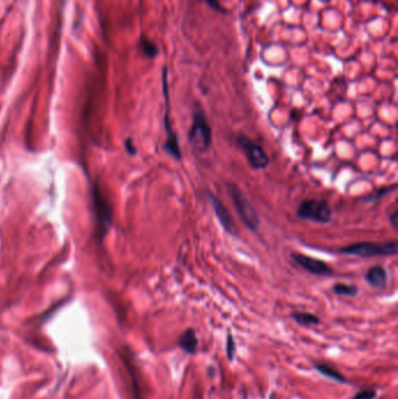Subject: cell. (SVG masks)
<instances>
[{
	"label": "cell",
	"mask_w": 398,
	"mask_h": 399,
	"mask_svg": "<svg viewBox=\"0 0 398 399\" xmlns=\"http://www.w3.org/2000/svg\"><path fill=\"white\" fill-rule=\"evenodd\" d=\"M139 48L141 50V53H143L146 57H150V59L156 57L158 55V53H159V49H158L156 43L152 42L150 39L146 38V36H141L140 38Z\"/></svg>",
	"instance_id": "9a60e30c"
},
{
	"label": "cell",
	"mask_w": 398,
	"mask_h": 399,
	"mask_svg": "<svg viewBox=\"0 0 398 399\" xmlns=\"http://www.w3.org/2000/svg\"><path fill=\"white\" fill-rule=\"evenodd\" d=\"M391 189H396V185H394L393 187H384V188L379 189V191L375 192V194L369 195V196H367V198H364V202H367V203H372V202H375V201H377V200H380L381 198H383V196H386L387 194H389L390 192H393Z\"/></svg>",
	"instance_id": "2e32d148"
},
{
	"label": "cell",
	"mask_w": 398,
	"mask_h": 399,
	"mask_svg": "<svg viewBox=\"0 0 398 399\" xmlns=\"http://www.w3.org/2000/svg\"><path fill=\"white\" fill-rule=\"evenodd\" d=\"M292 319L301 326H316L320 323V319L314 314L307 312H293Z\"/></svg>",
	"instance_id": "7c38bea8"
},
{
	"label": "cell",
	"mask_w": 398,
	"mask_h": 399,
	"mask_svg": "<svg viewBox=\"0 0 398 399\" xmlns=\"http://www.w3.org/2000/svg\"><path fill=\"white\" fill-rule=\"evenodd\" d=\"M389 221L394 228H398V211L397 210L391 212V215L389 216Z\"/></svg>",
	"instance_id": "d6986e66"
},
{
	"label": "cell",
	"mask_w": 398,
	"mask_h": 399,
	"mask_svg": "<svg viewBox=\"0 0 398 399\" xmlns=\"http://www.w3.org/2000/svg\"><path fill=\"white\" fill-rule=\"evenodd\" d=\"M315 369L318 370L320 374L323 375V376L330 378V380L338 381L339 383H347L346 378L343 377L338 370H335L334 368L330 367V365H327V364H323V363L315 364Z\"/></svg>",
	"instance_id": "4fadbf2b"
},
{
	"label": "cell",
	"mask_w": 398,
	"mask_h": 399,
	"mask_svg": "<svg viewBox=\"0 0 398 399\" xmlns=\"http://www.w3.org/2000/svg\"><path fill=\"white\" fill-rule=\"evenodd\" d=\"M296 216L305 221L328 223L332 221V209L325 200H305L299 204Z\"/></svg>",
	"instance_id": "277c9868"
},
{
	"label": "cell",
	"mask_w": 398,
	"mask_h": 399,
	"mask_svg": "<svg viewBox=\"0 0 398 399\" xmlns=\"http://www.w3.org/2000/svg\"><path fill=\"white\" fill-rule=\"evenodd\" d=\"M366 282L375 289H384L388 284V271L382 265H374L366 273Z\"/></svg>",
	"instance_id": "30bf717a"
},
{
	"label": "cell",
	"mask_w": 398,
	"mask_h": 399,
	"mask_svg": "<svg viewBox=\"0 0 398 399\" xmlns=\"http://www.w3.org/2000/svg\"><path fill=\"white\" fill-rule=\"evenodd\" d=\"M126 147H127V151H129L131 154H136V148L133 147V145H131V140L126 141Z\"/></svg>",
	"instance_id": "ffe728a7"
},
{
	"label": "cell",
	"mask_w": 398,
	"mask_h": 399,
	"mask_svg": "<svg viewBox=\"0 0 398 399\" xmlns=\"http://www.w3.org/2000/svg\"><path fill=\"white\" fill-rule=\"evenodd\" d=\"M188 141L198 153H205L211 147V127L202 107L197 104L193 112V121L188 131Z\"/></svg>",
	"instance_id": "6da1fadb"
},
{
	"label": "cell",
	"mask_w": 398,
	"mask_h": 399,
	"mask_svg": "<svg viewBox=\"0 0 398 399\" xmlns=\"http://www.w3.org/2000/svg\"><path fill=\"white\" fill-rule=\"evenodd\" d=\"M163 90L164 96L166 100V112H165L164 125L165 131H166V140L164 143V150L166 153L175 160L180 161L182 159V153L180 145H179V139L177 133H175L173 126H172L170 120V95H168V84H167V68L165 67L163 69Z\"/></svg>",
	"instance_id": "5b68a950"
},
{
	"label": "cell",
	"mask_w": 398,
	"mask_h": 399,
	"mask_svg": "<svg viewBox=\"0 0 398 399\" xmlns=\"http://www.w3.org/2000/svg\"><path fill=\"white\" fill-rule=\"evenodd\" d=\"M338 251L342 255L361 257V258L391 257L398 253V243L395 239L388 242H357L340 248Z\"/></svg>",
	"instance_id": "7a4b0ae2"
},
{
	"label": "cell",
	"mask_w": 398,
	"mask_h": 399,
	"mask_svg": "<svg viewBox=\"0 0 398 399\" xmlns=\"http://www.w3.org/2000/svg\"><path fill=\"white\" fill-rule=\"evenodd\" d=\"M227 188L236 212L238 214L243 224L252 232L257 231L259 225H261V219H259V215L254 205L249 201L247 196L243 194L238 186L235 184H228Z\"/></svg>",
	"instance_id": "3957f363"
},
{
	"label": "cell",
	"mask_w": 398,
	"mask_h": 399,
	"mask_svg": "<svg viewBox=\"0 0 398 399\" xmlns=\"http://www.w3.org/2000/svg\"><path fill=\"white\" fill-rule=\"evenodd\" d=\"M236 144L244 152L249 164L254 170H264L270 164V159L261 145L255 143L250 138L238 133L236 137Z\"/></svg>",
	"instance_id": "8992f818"
},
{
	"label": "cell",
	"mask_w": 398,
	"mask_h": 399,
	"mask_svg": "<svg viewBox=\"0 0 398 399\" xmlns=\"http://www.w3.org/2000/svg\"><path fill=\"white\" fill-rule=\"evenodd\" d=\"M332 291L336 296H343V297H356L359 294V287L356 285H348V284L343 283H336L335 285L332 287Z\"/></svg>",
	"instance_id": "5bb4252c"
},
{
	"label": "cell",
	"mask_w": 398,
	"mask_h": 399,
	"mask_svg": "<svg viewBox=\"0 0 398 399\" xmlns=\"http://www.w3.org/2000/svg\"><path fill=\"white\" fill-rule=\"evenodd\" d=\"M227 354H228L229 360L232 361V358H234V354H235V342H234V339H232V335L230 333H228V337H227Z\"/></svg>",
	"instance_id": "e0dca14e"
},
{
	"label": "cell",
	"mask_w": 398,
	"mask_h": 399,
	"mask_svg": "<svg viewBox=\"0 0 398 399\" xmlns=\"http://www.w3.org/2000/svg\"><path fill=\"white\" fill-rule=\"evenodd\" d=\"M376 397L375 390H363L360 391L353 399H374Z\"/></svg>",
	"instance_id": "ac0fdd59"
},
{
	"label": "cell",
	"mask_w": 398,
	"mask_h": 399,
	"mask_svg": "<svg viewBox=\"0 0 398 399\" xmlns=\"http://www.w3.org/2000/svg\"><path fill=\"white\" fill-rule=\"evenodd\" d=\"M207 195L209 202H210L211 207L214 209L215 215H216V217L218 219V222L221 223V225L223 226L224 231L232 236H237L238 235L237 225H236L234 218H232L230 212L228 211L227 207L223 204V202H222L217 196L211 194V193H207Z\"/></svg>",
	"instance_id": "ba28073f"
},
{
	"label": "cell",
	"mask_w": 398,
	"mask_h": 399,
	"mask_svg": "<svg viewBox=\"0 0 398 399\" xmlns=\"http://www.w3.org/2000/svg\"><path fill=\"white\" fill-rule=\"evenodd\" d=\"M94 203H95L96 212H97V222H99L100 230L104 234V230L109 229L111 224V210L106 205L105 200H103V196L99 194V191L94 192Z\"/></svg>",
	"instance_id": "9c48e42d"
},
{
	"label": "cell",
	"mask_w": 398,
	"mask_h": 399,
	"mask_svg": "<svg viewBox=\"0 0 398 399\" xmlns=\"http://www.w3.org/2000/svg\"><path fill=\"white\" fill-rule=\"evenodd\" d=\"M291 258L298 264L300 268L311 273V275L329 277L334 272V270L326 262L318 258H313V257H309L308 255H303V253L300 252H292Z\"/></svg>",
	"instance_id": "52a82bcc"
},
{
	"label": "cell",
	"mask_w": 398,
	"mask_h": 399,
	"mask_svg": "<svg viewBox=\"0 0 398 399\" xmlns=\"http://www.w3.org/2000/svg\"><path fill=\"white\" fill-rule=\"evenodd\" d=\"M198 344L199 341L197 334L192 328H188L186 331H184V334L180 336V340H179V346L188 354H194L198 349Z\"/></svg>",
	"instance_id": "8fae6325"
}]
</instances>
